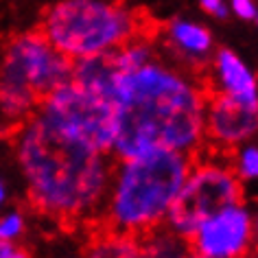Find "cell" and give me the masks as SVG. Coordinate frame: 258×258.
<instances>
[{
    "label": "cell",
    "instance_id": "ac0fdd59",
    "mask_svg": "<svg viewBox=\"0 0 258 258\" xmlns=\"http://www.w3.org/2000/svg\"><path fill=\"white\" fill-rule=\"evenodd\" d=\"M0 258H31V254L22 247H16L7 238H0Z\"/></svg>",
    "mask_w": 258,
    "mask_h": 258
},
{
    "label": "cell",
    "instance_id": "44dd1931",
    "mask_svg": "<svg viewBox=\"0 0 258 258\" xmlns=\"http://www.w3.org/2000/svg\"><path fill=\"white\" fill-rule=\"evenodd\" d=\"M188 258H204V256H199V254H192V251H190V256Z\"/></svg>",
    "mask_w": 258,
    "mask_h": 258
},
{
    "label": "cell",
    "instance_id": "5bb4252c",
    "mask_svg": "<svg viewBox=\"0 0 258 258\" xmlns=\"http://www.w3.org/2000/svg\"><path fill=\"white\" fill-rule=\"evenodd\" d=\"M230 166L234 169L241 182L258 179V147L256 145H241L230 153Z\"/></svg>",
    "mask_w": 258,
    "mask_h": 258
},
{
    "label": "cell",
    "instance_id": "30bf717a",
    "mask_svg": "<svg viewBox=\"0 0 258 258\" xmlns=\"http://www.w3.org/2000/svg\"><path fill=\"white\" fill-rule=\"evenodd\" d=\"M212 83L206 86V92H219L245 105L258 107V81L251 68L238 57L234 50H217L212 61Z\"/></svg>",
    "mask_w": 258,
    "mask_h": 258
},
{
    "label": "cell",
    "instance_id": "603a6c76",
    "mask_svg": "<svg viewBox=\"0 0 258 258\" xmlns=\"http://www.w3.org/2000/svg\"><path fill=\"white\" fill-rule=\"evenodd\" d=\"M254 249H256V247H254Z\"/></svg>",
    "mask_w": 258,
    "mask_h": 258
},
{
    "label": "cell",
    "instance_id": "7402d4cb",
    "mask_svg": "<svg viewBox=\"0 0 258 258\" xmlns=\"http://www.w3.org/2000/svg\"><path fill=\"white\" fill-rule=\"evenodd\" d=\"M254 20H256V24H258V11H256V16H254Z\"/></svg>",
    "mask_w": 258,
    "mask_h": 258
},
{
    "label": "cell",
    "instance_id": "e0dca14e",
    "mask_svg": "<svg viewBox=\"0 0 258 258\" xmlns=\"http://www.w3.org/2000/svg\"><path fill=\"white\" fill-rule=\"evenodd\" d=\"M199 7H202L208 16L219 18V20L228 18V14H230V7L225 0H199Z\"/></svg>",
    "mask_w": 258,
    "mask_h": 258
},
{
    "label": "cell",
    "instance_id": "8fae6325",
    "mask_svg": "<svg viewBox=\"0 0 258 258\" xmlns=\"http://www.w3.org/2000/svg\"><path fill=\"white\" fill-rule=\"evenodd\" d=\"M166 40L171 48L182 57L190 66H202L212 53V33L204 24L192 22V20H177L169 22L166 27Z\"/></svg>",
    "mask_w": 258,
    "mask_h": 258
},
{
    "label": "cell",
    "instance_id": "9a60e30c",
    "mask_svg": "<svg viewBox=\"0 0 258 258\" xmlns=\"http://www.w3.org/2000/svg\"><path fill=\"white\" fill-rule=\"evenodd\" d=\"M228 7L232 14L236 18H241V20H254V16L258 11V5L254 0H230Z\"/></svg>",
    "mask_w": 258,
    "mask_h": 258
},
{
    "label": "cell",
    "instance_id": "7a4b0ae2",
    "mask_svg": "<svg viewBox=\"0 0 258 258\" xmlns=\"http://www.w3.org/2000/svg\"><path fill=\"white\" fill-rule=\"evenodd\" d=\"M206 86L156 59L134 70H118L112 99L116 105V160L149 151L199 153L204 149Z\"/></svg>",
    "mask_w": 258,
    "mask_h": 258
},
{
    "label": "cell",
    "instance_id": "5b68a950",
    "mask_svg": "<svg viewBox=\"0 0 258 258\" xmlns=\"http://www.w3.org/2000/svg\"><path fill=\"white\" fill-rule=\"evenodd\" d=\"M73 59L59 53L40 29L14 37L0 61V107L14 118L27 120L46 96L70 81Z\"/></svg>",
    "mask_w": 258,
    "mask_h": 258
},
{
    "label": "cell",
    "instance_id": "2e32d148",
    "mask_svg": "<svg viewBox=\"0 0 258 258\" xmlns=\"http://www.w3.org/2000/svg\"><path fill=\"white\" fill-rule=\"evenodd\" d=\"M22 217L20 215H9L5 217L3 221H0V238H7V241H11V238H16L18 234L22 232Z\"/></svg>",
    "mask_w": 258,
    "mask_h": 258
},
{
    "label": "cell",
    "instance_id": "3957f363",
    "mask_svg": "<svg viewBox=\"0 0 258 258\" xmlns=\"http://www.w3.org/2000/svg\"><path fill=\"white\" fill-rule=\"evenodd\" d=\"M195 156L149 151L116 160L105 206L94 225L125 236H143L164 225Z\"/></svg>",
    "mask_w": 258,
    "mask_h": 258
},
{
    "label": "cell",
    "instance_id": "52a82bcc",
    "mask_svg": "<svg viewBox=\"0 0 258 258\" xmlns=\"http://www.w3.org/2000/svg\"><path fill=\"white\" fill-rule=\"evenodd\" d=\"M35 112L61 132L99 151L112 153L116 138V105L109 96L92 92L70 79L53 90Z\"/></svg>",
    "mask_w": 258,
    "mask_h": 258
},
{
    "label": "cell",
    "instance_id": "7c38bea8",
    "mask_svg": "<svg viewBox=\"0 0 258 258\" xmlns=\"http://www.w3.org/2000/svg\"><path fill=\"white\" fill-rule=\"evenodd\" d=\"M138 238L140 258H188L190 245L184 236L171 232L166 225L147 232Z\"/></svg>",
    "mask_w": 258,
    "mask_h": 258
},
{
    "label": "cell",
    "instance_id": "ba28073f",
    "mask_svg": "<svg viewBox=\"0 0 258 258\" xmlns=\"http://www.w3.org/2000/svg\"><path fill=\"white\" fill-rule=\"evenodd\" d=\"M186 241L204 258H247L256 247L254 217L243 202L230 204L204 219Z\"/></svg>",
    "mask_w": 258,
    "mask_h": 258
},
{
    "label": "cell",
    "instance_id": "4fadbf2b",
    "mask_svg": "<svg viewBox=\"0 0 258 258\" xmlns=\"http://www.w3.org/2000/svg\"><path fill=\"white\" fill-rule=\"evenodd\" d=\"M88 258H140V247L136 236L114 234L96 228Z\"/></svg>",
    "mask_w": 258,
    "mask_h": 258
},
{
    "label": "cell",
    "instance_id": "8992f818",
    "mask_svg": "<svg viewBox=\"0 0 258 258\" xmlns=\"http://www.w3.org/2000/svg\"><path fill=\"white\" fill-rule=\"evenodd\" d=\"M236 202H243V182L236 177L230 162L215 153L204 156L199 151L164 219V225L188 238L204 219Z\"/></svg>",
    "mask_w": 258,
    "mask_h": 258
},
{
    "label": "cell",
    "instance_id": "277c9868",
    "mask_svg": "<svg viewBox=\"0 0 258 258\" xmlns=\"http://www.w3.org/2000/svg\"><path fill=\"white\" fill-rule=\"evenodd\" d=\"M40 31L70 59L112 53L143 35L138 16L107 0H61L46 11Z\"/></svg>",
    "mask_w": 258,
    "mask_h": 258
},
{
    "label": "cell",
    "instance_id": "9c48e42d",
    "mask_svg": "<svg viewBox=\"0 0 258 258\" xmlns=\"http://www.w3.org/2000/svg\"><path fill=\"white\" fill-rule=\"evenodd\" d=\"M258 136V107L245 105L219 92L206 94L204 151L230 158L236 147Z\"/></svg>",
    "mask_w": 258,
    "mask_h": 258
},
{
    "label": "cell",
    "instance_id": "6da1fadb",
    "mask_svg": "<svg viewBox=\"0 0 258 258\" xmlns=\"http://www.w3.org/2000/svg\"><path fill=\"white\" fill-rule=\"evenodd\" d=\"M16 156L31 208L61 225H94L107 199L116 158L31 114L16 125Z\"/></svg>",
    "mask_w": 258,
    "mask_h": 258
},
{
    "label": "cell",
    "instance_id": "d6986e66",
    "mask_svg": "<svg viewBox=\"0 0 258 258\" xmlns=\"http://www.w3.org/2000/svg\"><path fill=\"white\" fill-rule=\"evenodd\" d=\"M254 236H256V249H258V215L254 217Z\"/></svg>",
    "mask_w": 258,
    "mask_h": 258
},
{
    "label": "cell",
    "instance_id": "ffe728a7",
    "mask_svg": "<svg viewBox=\"0 0 258 258\" xmlns=\"http://www.w3.org/2000/svg\"><path fill=\"white\" fill-rule=\"evenodd\" d=\"M3 199H5V188H3V184H0V204H3Z\"/></svg>",
    "mask_w": 258,
    "mask_h": 258
}]
</instances>
